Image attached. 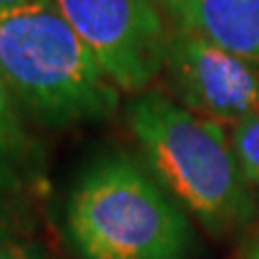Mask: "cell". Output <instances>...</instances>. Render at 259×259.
Instances as JSON below:
<instances>
[{
    "mask_svg": "<svg viewBox=\"0 0 259 259\" xmlns=\"http://www.w3.org/2000/svg\"><path fill=\"white\" fill-rule=\"evenodd\" d=\"M192 0H153V5L158 7L160 11H164L168 18H171L177 26L182 24L184 15H186V9L190 7Z\"/></svg>",
    "mask_w": 259,
    "mask_h": 259,
    "instance_id": "10",
    "label": "cell"
},
{
    "mask_svg": "<svg viewBox=\"0 0 259 259\" xmlns=\"http://www.w3.org/2000/svg\"><path fill=\"white\" fill-rule=\"evenodd\" d=\"M11 240H15L13 229H11L9 221H7V216H5V214H0V253H3V248L9 244Z\"/></svg>",
    "mask_w": 259,
    "mask_h": 259,
    "instance_id": "11",
    "label": "cell"
},
{
    "mask_svg": "<svg viewBox=\"0 0 259 259\" xmlns=\"http://www.w3.org/2000/svg\"><path fill=\"white\" fill-rule=\"evenodd\" d=\"M177 28L259 65V0H192Z\"/></svg>",
    "mask_w": 259,
    "mask_h": 259,
    "instance_id": "7",
    "label": "cell"
},
{
    "mask_svg": "<svg viewBox=\"0 0 259 259\" xmlns=\"http://www.w3.org/2000/svg\"><path fill=\"white\" fill-rule=\"evenodd\" d=\"M246 259H259V240L255 242L253 246L248 248V253H246Z\"/></svg>",
    "mask_w": 259,
    "mask_h": 259,
    "instance_id": "13",
    "label": "cell"
},
{
    "mask_svg": "<svg viewBox=\"0 0 259 259\" xmlns=\"http://www.w3.org/2000/svg\"><path fill=\"white\" fill-rule=\"evenodd\" d=\"M0 78L32 119L71 127L108 119L119 87L52 0L0 9Z\"/></svg>",
    "mask_w": 259,
    "mask_h": 259,
    "instance_id": "2",
    "label": "cell"
},
{
    "mask_svg": "<svg viewBox=\"0 0 259 259\" xmlns=\"http://www.w3.org/2000/svg\"><path fill=\"white\" fill-rule=\"evenodd\" d=\"M125 119L145 166L209 231L238 229L253 218V192L221 123L158 91L136 93Z\"/></svg>",
    "mask_w": 259,
    "mask_h": 259,
    "instance_id": "1",
    "label": "cell"
},
{
    "mask_svg": "<svg viewBox=\"0 0 259 259\" xmlns=\"http://www.w3.org/2000/svg\"><path fill=\"white\" fill-rule=\"evenodd\" d=\"M119 91L143 93L164 69L171 32L153 0H52Z\"/></svg>",
    "mask_w": 259,
    "mask_h": 259,
    "instance_id": "4",
    "label": "cell"
},
{
    "mask_svg": "<svg viewBox=\"0 0 259 259\" xmlns=\"http://www.w3.org/2000/svg\"><path fill=\"white\" fill-rule=\"evenodd\" d=\"M164 67L182 106L201 117L238 125L259 110V65L199 32H171Z\"/></svg>",
    "mask_w": 259,
    "mask_h": 259,
    "instance_id": "5",
    "label": "cell"
},
{
    "mask_svg": "<svg viewBox=\"0 0 259 259\" xmlns=\"http://www.w3.org/2000/svg\"><path fill=\"white\" fill-rule=\"evenodd\" d=\"M35 0H0V9H18V7L30 5Z\"/></svg>",
    "mask_w": 259,
    "mask_h": 259,
    "instance_id": "12",
    "label": "cell"
},
{
    "mask_svg": "<svg viewBox=\"0 0 259 259\" xmlns=\"http://www.w3.org/2000/svg\"><path fill=\"white\" fill-rule=\"evenodd\" d=\"M0 259H48V255L37 244H32V242L15 238L3 248Z\"/></svg>",
    "mask_w": 259,
    "mask_h": 259,
    "instance_id": "9",
    "label": "cell"
},
{
    "mask_svg": "<svg viewBox=\"0 0 259 259\" xmlns=\"http://www.w3.org/2000/svg\"><path fill=\"white\" fill-rule=\"evenodd\" d=\"M67 233L82 259H186L192 227L151 171L125 151L95 156L67 199Z\"/></svg>",
    "mask_w": 259,
    "mask_h": 259,
    "instance_id": "3",
    "label": "cell"
},
{
    "mask_svg": "<svg viewBox=\"0 0 259 259\" xmlns=\"http://www.w3.org/2000/svg\"><path fill=\"white\" fill-rule=\"evenodd\" d=\"M48 158L24 108L0 78V214L26 203L46 186Z\"/></svg>",
    "mask_w": 259,
    "mask_h": 259,
    "instance_id": "6",
    "label": "cell"
},
{
    "mask_svg": "<svg viewBox=\"0 0 259 259\" xmlns=\"http://www.w3.org/2000/svg\"><path fill=\"white\" fill-rule=\"evenodd\" d=\"M231 147L248 186L259 184V110L236 125Z\"/></svg>",
    "mask_w": 259,
    "mask_h": 259,
    "instance_id": "8",
    "label": "cell"
}]
</instances>
